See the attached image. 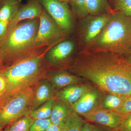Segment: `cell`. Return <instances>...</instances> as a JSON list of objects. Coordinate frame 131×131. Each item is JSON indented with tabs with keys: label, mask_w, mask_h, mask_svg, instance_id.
I'll return each mask as SVG.
<instances>
[{
	"label": "cell",
	"mask_w": 131,
	"mask_h": 131,
	"mask_svg": "<svg viewBox=\"0 0 131 131\" xmlns=\"http://www.w3.org/2000/svg\"><path fill=\"white\" fill-rule=\"evenodd\" d=\"M9 23L0 20V40L3 37L7 31Z\"/></svg>",
	"instance_id": "29"
},
{
	"label": "cell",
	"mask_w": 131,
	"mask_h": 131,
	"mask_svg": "<svg viewBox=\"0 0 131 131\" xmlns=\"http://www.w3.org/2000/svg\"><path fill=\"white\" fill-rule=\"evenodd\" d=\"M112 13L100 15H88L82 19L79 37L80 42L84 48L100 32L109 20Z\"/></svg>",
	"instance_id": "8"
},
{
	"label": "cell",
	"mask_w": 131,
	"mask_h": 131,
	"mask_svg": "<svg viewBox=\"0 0 131 131\" xmlns=\"http://www.w3.org/2000/svg\"><path fill=\"white\" fill-rule=\"evenodd\" d=\"M38 1L66 35L71 31L74 27V21L68 3L59 0Z\"/></svg>",
	"instance_id": "7"
},
{
	"label": "cell",
	"mask_w": 131,
	"mask_h": 131,
	"mask_svg": "<svg viewBox=\"0 0 131 131\" xmlns=\"http://www.w3.org/2000/svg\"><path fill=\"white\" fill-rule=\"evenodd\" d=\"M43 9L38 0H29L25 5L20 6L9 21L8 28L24 20L39 18Z\"/></svg>",
	"instance_id": "12"
},
{
	"label": "cell",
	"mask_w": 131,
	"mask_h": 131,
	"mask_svg": "<svg viewBox=\"0 0 131 131\" xmlns=\"http://www.w3.org/2000/svg\"><path fill=\"white\" fill-rule=\"evenodd\" d=\"M51 124L50 118L35 119L29 131H46Z\"/></svg>",
	"instance_id": "25"
},
{
	"label": "cell",
	"mask_w": 131,
	"mask_h": 131,
	"mask_svg": "<svg viewBox=\"0 0 131 131\" xmlns=\"http://www.w3.org/2000/svg\"><path fill=\"white\" fill-rule=\"evenodd\" d=\"M59 1H61L64 2H69V0H59Z\"/></svg>",
	"instance_id": "36"
},
{
	"label": "cell",
	"mask_w": 131,
	"mask_h": 131,
	"mask_svg": "<svg viewBox=\"0 0 131 131\" xmlns=\"http://www.w3.org/2000/svg\"><path fill=\"white\" fill-rule=\"evenodd\" d=\"M3 2H0V9H1V8L2 7L3 4Z\"/></svg>",
	"instance_id": "37"
},
{
	"label": "cell",
	"mask_w": 131,
	"mask_h": 131,
	"mask_svg": "<svg viewBox=\"0 0 131 131\" xmlns=\"http://www.w3.org/2000/svg\"><path fill=\"white\" fill-rule=\"evenodd\" d=\"M39 19V26L34 44L36 53L40 52L39 50L43 47L53 46L67 35L45 9Z\"/></svg>",
	"instance_id": "6"
},
{
	"label": "cell",
	"mask_w": 131,
	"mask_h": 131,
	"mask_svg": "<svg viewBox=\"0 0 131 131\" xmlns=\"http://www.w3.org/2000/svg\"><path fill=\"white\" fill-rule=\"evenodd\" d=\"M21 0H5L0 9V20L9 23L20 6Z\"/></svg>",
	"instance_id": "19"
},
{
	"label": "cell",
	"mask_w": 131,
	"mask_h": 131,
	"mask_svg": "<svg viewBox=\"0 0 131 131\" xmlns=\"http://www.w3.org/2000/svg\"><path fill=\"white\" fill-rule=\"evenodd\" d=\"M69 71L105 93L131 95V63L124 56L82 50Z\"/></svg>",
	"instance_id": "1"
},
{
	"label": "cell",
	"mask_w": 131,
	"mask_h": 131,
	"mask_svg": "<svg viewBox=\"0 0 131 131\" xmlns=\"http://www.w3.org/2000/svg\"><path fill=\"white\" fill-rule=\"evenodd\" d=\"M81 115L90 122L115 130L120 129L123 118L118 113L101 108Z\"/></svg>",
	"instance_id": "9"
},
{
	"label": "cell",
	"mask_w": 131,
	"mask_h": 131,
	"mask_svg": "<svg viewBox=\"0 0 131 131\" xmlns=\"http://www.w3.org/2000/svg\"><path fill=\"white\" fill-rule=\"evenodd\" d=\"M0 131H2V130L0 129Z\"/></svg>",
	"instance_id": "40"
},
{
	"label": "cell",
	"mask_w": 131,
	"mask_h": 131,
	"mask_svg": "<svg viewBox=\"0 0 131 131\" xmlns=\"http://www.w3.org/2000/svg\"><path fill=\"white\" fill-rule=\"evenodd\" d=\"M115 112L123 117L131 113V95L125 98L121 105Z\"/></svg>",
	"instance_id": "26"
},
{
	"label": "cell",
	"mask_w": 131,
	"mask_h": 131,
	"mask_svg": "<svg viewBox=\"0 0 131 131\" xmlns=\"http://www.w3.org/2000/svg\"><path fill=\"white\" fill-rule=\"evenodd\" d=\"M85 80L72 73L65 71H57L51 75L49 81L53 86L64 88L72 84L81 83Z\"/></svg>",
	"instance_id": "16"
},
{
	"label": "cell",
	"mask_w": 131,
	"mask_h": 131,
	"mask_svg": "<svg viewBox=\"0 0 131 131\" xmlns=\"http://www.w3.org/2000/svg\"><path fill=\"white\" fill-rule=\"evenodd\" d=\"M62 129L60 127L51 123L46 131H62Z\"/></svg>",
	"instance_id": "31"
},
{
	"label": "cell",
	"mask_w": 131,
	"mask_h": 131,
	"mask_svg": "<svg viewBox=\"0 0 131 131\" xmlns=\"http://www.w3.org/2000/svg\"><path fill=\"white\" fill-rule=\"evenodd\" d=\"M93 88L86 83L72 84L61 90L58 93V96L59 99L72 106L86 92Z\"/></svg>",
	"instance_id": "14"
},
{
	"label": "cell",
	"mask_w": 131,
	"mask_h": 131,
	"mask_svg": "<svg viewBox=\"0 0 131 131\" xmlns=\"http://www.w3.org/2000/svg\"><path fill=\"white\" fill-rule=\"evenodd\" d=\"M39 18L24 20L10 28L0 40V51L5 68L19 60L37 54L34 44Z\"/></svg>",
	"instance_id": "3"
},
{
	"label": "cell",
	"mask_w": 131,
	"mask_h": 131,
	"mask_svg": "<svg viewBox=\"0 0 131 131\" xmlns=\"http://www.w3.org/2000/svg\"><path fill=\"white\" fill-rule=\"evenodd\" d=\"M91 125L89 122H86L80 131H91Z\"/></svg>",
	"instance_id": "32"
},
{
	"label": "cell",
	"mask_w": 131,
	"mask_h": 131,
	"mask_svg": "<svg viewBox=\"0 0 131 131\" xmlns=\"http://www.w3.org/2000/svg\"><path fill=\"white\" fill-rule=\"evenodd\" d=\"M86 5L88 15H102L113 12L108 0H86Z\"/></svg>",
	"instance_id": "17"
},
{
	"label": "cell",
	"mask_w": 131,
	"mask_h": 131,
	"mask_svg": "<svg viewBox=\"0 0 131 131\" xmlns=\"http://www.w3.org/2000/svg\"><path fill=\"white\" fill-rule=\"evenodd\" d=\"M105 93L93 87L71 106L73 111L82 115L100 108L101 100Z\"/></svg>",
	"instance_id": "10"
},
{
	"label": "cell",
	"mask_w": 131,
	"mask_h": 131,
	"mask_svg": "<svg viewBox=\"0 0 131 131\" xmlns=\"http://www.w3.org/2000/svg\"><path fill=\"white\" fill-rule=\"evenodd\" d=\"M120 129L123 131H131V113L123 117Z\"/></svg>",
	"instance_id": "27"
},
{
	"label": "cell",
	"mask_w": 131,
	"mask_h": 131,
	"mask_svg": "<svg viewBox=\"0 0 131 131\" xmlns=\"http://www.w3.org/2000/svg\"><path fill=\"white\" fill-rule=\"evenodd\" d=\"M55 91L54 87L49 80L40 82L34 89L32 110H35L53 98ZM31 110V111H32Z\"/></svg>",
	"instance_id": "15"
},
{
	"label": "cell",
	"mask_w": 131,
	"mask_h": 131,
	"mask_svg": "<svg viewBox=\"0 0 131 131\" xmlns=\"http://www.w3.org/2000/svg\"><path fill=\"white\" fill-rule=\"evenodd\" d=\"M131 49V17L113 12L100 32L83 50L124 56Z\"/></svg>",
	"instance_id": "2"
},
{
	"label": "cell",
	"mask_w": 131,
	"mask_h": 131,
	"mask_svg": "<svg viewBox=\"0 0 131 131\" xmlns=\"http://www.w3.org/2000/svg\"><path fill=\"white\" fill-rule=\"evenodd\" d=\"M5 0H0V2H2L4 1Z\"/></svg>",
	"instance_id": "38"
},
{
	"label": "cell",
	"mask_w": 131,
	"mask_h": 131,
	"mask_svg": "<svg viewBox=\"0 0 131 131\" xmlns=\"http://www.w3.org/2000/svg\"><path fill=\"white\" fill-rule=\"evenodd\" d=\"M35 120L29 115L21 117L8 126L15 131H29Z\"/></svg>",
	"instance_id": "22"
},
{
	"label": "cell",
	"mask_w": 131,
	"mask_h": 131,
	"mask_svg": "<svg viewBox=\"0 0 131 131\" xmlns=\"http://www.w3.org/2000/svg\"><path fill=\"white\" fill-rule=\"evenodd\" d=\"M5 67L3 61L2 56L0 51V70H2L5 69Z\"/></svg>",
	"instance_id": "33"
},
{
	"label": "cell",
	"mask_w": 131,
	"mask_h": 131,
	"mask_svg": "<svg viewBox=\"0 0 131 131\" xmlns=\"http://www.w3.org/2000/svg\"><path fill=\"white\" fill-rule=\"evenodd\" d=\"M2 131H15L13 130L12 128H10L9 126H7L6 127V128Z\"/></svg>",
	"instance_id": "35"
},
{
	"label": "cell",
	"mask_w": 131,
	"mask_h": 131,
	"mask_svg": "<svg viewBox=\"0 0 131 131\" xmlns=\"http://www.w3.org/2000/svg\"><path fill=\"white\" fill-rule=\"evenodd\" d=\"M73 112L72 106L59 99L54 101L50 119L51 123L62 128Z\"/></svg>",
	"instance_id": "13"
},
{
	"label": "cell",
	"mask_w": 131,
	"mask_h": 131,
	"mask_svg": "<svg viewBox=\"0 0 131 131\" xmlns=\"http://www.w3.org/2000/svg\"><path fill=\"white\" fill-rule=\"evenodd\" d=\"M7 80L5 77L0 74V96L1 98L5 94L7 88Z\"/></svg>",
	"instance_id": "28"
},
{
	"label": "cell",
	"mask_w": 131,
	"mask_h": 131,
	"mask_svg": "<svg viewBox=\"0 0 131 131\" xmlns=\"http://www.w3.org/2000/svg\"><path fill=\"white\" fill-rule=\"evenodd\" d=\"M75 47V43L73 40L61 41L48 50L46 54V59L52 64H59L70 57Z\"/></svg>",
	"instance_id": "11"
},
{
	"label": "cell",
	"mask_w": 131,
	"mask_h": 131,
	"mask_svg": "<svg viewBox=\"0 0 131 131\" xmlns=\"http://www.w3.org/2000/svg\"><path fill=\"white\" fill-rule=\"evenodd\" d=\"M86 121L73 111L62 131H80Z\"/></svg>",
	"instance_id": "21"
},
{
	"label": "cell",
	"mask_w": 131,
	"mask_h": 131,
	"mask_svg": "<svg viewBox=\"0 0 131 131\" xmlns=\"http://www.w3.org/2000/svg\"><path fill=\"white\" fill-rule=\"evenodd\" d=\"M42 53L33 54L0 70V74L7 80V88L3 96L14 91L31 87L44 74V57L49 49Z\"/></svg>",
	"instance_id": "4"
},
{
	"label": "cell",
	"mask_w": 131,
	"mask_h": 131,
	"mask_svg": "<svg viewBox=\"0 0 131 131\" xmlns=\"http://www.w3.org/2000/svg\"><path fill=\"white\" fill-rule=\"evenodd\" d=\"M115 12L131 17V0H115Z\"/></svg>",
	"instance_id": "24"
},
{
	"label": "cell",
	"mask_w": 131,
	"mask_h": 131,
	"mask_svg": "<svg viewBox=\"0 0 131 131\" xmlns=\"http://www.w3.org/2000/svg\"><path fill=\"white\" fill-rule=\"evenodd\" d=\"M34 92V88L31 86L12 92L1 98L0 129L30 114Z\"/></svg>",
	"instance_id": "5"
},
{
	"label": "cell",
	"mask_w": 131,
	"mask_h": 131,
	"mask_svg": "<svg viewBox=\"0 0 131 131\" xmlns=\"http://www.w3.org/2000/svg\"><path fill=\"white\" fill-rule=\"evenodd\" d=\"M125 56V57L131 63V49Z\"/></svg>",
	"instance_id": "34"
},
{
	"label": "cell",
	"mask_w": 131,
	"mask_h": 131,
	"mask_svg": "<svg viewBox=\"0 0 131 131\" xmlns=\"http://www.w3.org/2000/svg\"><path fill=\"white\" fill-rule=\"evenodd\" d=\"M73 12L78 18L82 19L88 15L86 0H69Z\"/></svg>",
	"instance_id": "23"
},
{
	"label": "cell",
	"mask_w": 131,
	"mask_h": 131,
	"mask_svg": "<svg viewBox=\"0 0 131 131\" xmlns=\"http://www.w3.org/2000/svg\"><path fill=\"white\" fill-rule=\"evenodd\" d=\"M55 99L52 98L35 110H32L30 116L34 119L50 118Z\"/></svg>",
	"instance_id": "20"
},
{
	"label": "cell",
	"mask_w": 131,
	"mask_h": 131,
	"mask_svg": "<svg viewBox=\"0 0 131 131\" xmlns=\"http://www.w3.org/2000/svg\"><path fill=\"white\" fill-rule=\"evenodd\" d=\"M118 131H122V130H121V129H119V130Z\"/></svg>",
	"instance_id": "39"
},
{
	"label": "cell",
	"mask_w": 131,
	"mask_h": 131,
	"mask_svg": "<svg viewBox=\"0 0 131 131\" xmlns=\"http://www.w3.org/2000/svg\"><path fill=\"white\" fill-rule=\"evenodd\" d=\"M118 130L110 129L97 124L91 125V131H118Z\"/></svg>",
	"instance_id": "30"
},
{
	"label": "cell",
	"mask_w": 131,
	"mask_h": 131,
	"mask_svg": "<svg viewBox=\"0 0 131 131\" xmlns=\"http://www.w3.org/2000/svg\"><path fill=\"white\" fill-rule=\"evenodd\" d=\"M126 97L110 93H105L101 100L100 108L116 112Z\"/></svg>",
	"instance_id": "18"
},
{
	"label": "cell",
	"mask_w": 131,
	"mask_h": 131,
	"mask_svg": "<svg viewBox=\"0 0 131 131\" xmlns=\"http://www.w3.org/2000/svg\"><path fill=\"white\" fill-rule=\"evenodd\" d=\"M1 96H0V100H1Z\"/></svg>",
	"instance_id": "41"
}]
</instances>
